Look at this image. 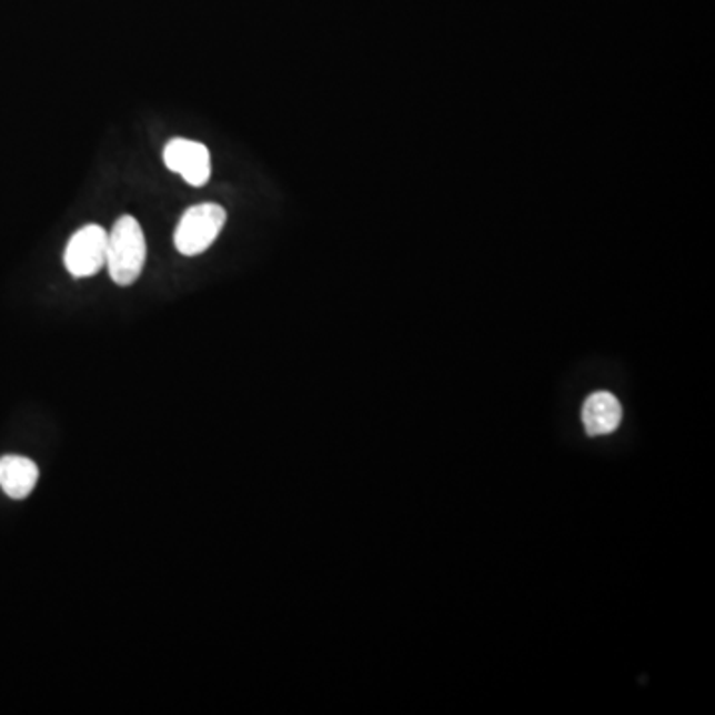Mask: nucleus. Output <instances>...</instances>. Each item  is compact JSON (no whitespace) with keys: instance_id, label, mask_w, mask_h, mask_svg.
I'll return each mask as SVG.
<instances>
[{"instance_id":"1","label":"nucleus","mask_w":715,"mask_h":715,"mask_svg":"<svg viewBox=\"0 0 715 715\" xmlns=\"http://www.w3.org/2000/svg\"><path fill=\"white\" fill-rule=\"evenodd\" d=\"M148 256V245L142 226L132 215H122L108 233L105 266L110 276L120 286H130L140 279Z\"/></svg>"},{"instance_id":"2","label":"nucleus","mask_w":715,"mask_h":715,"mask_svg":"<svg viewBox=\"0 0 715 715\" xmlns=\"http://www.w3.org/2000/svg\"><path fill=\"white\" fill-rule=\"evenodd\" d=\"M226 211L216 203H201L189 208L179 219L173 243L179 253L198 256L215 243L225 225Z\"/></svg>"},{"instance_id":"3","label":"nucleus","mask_w":715,"mask_h":715,"mask_svg":"<svg viewBox=\"0 0 715 715\" xmlns=\"http://www.w3.org/2000/svg\"><path fill=\"white\" fill-rule=\"evenodd\" d=\"M108 256V231L100 225L78 229L68 241L64 251V266L74 279H88L100 273Z\"/></svg>"},{"instance_id":"4","label":"nucleus","mask_w":715,"mask_h":715,"mask_svg":"<svg viewBox=\"0 0 715 715\" xmlns=\"http://www.w3.org/2000/svg\"><path fill=\"white\" fill-rule=\"evenodd\" d=\"M163 161L193 188H203L211 178V155L203 143L175 138L165 145Z\"/></svg>"},{"instance_id":"5","label":"nucleus","mask_w":715,"mask_h":715,"mask_svg":"<svg viewBox=\"0 0 715 715\" xmlns=\"http://www.w3.org/2000/svg\"><path fill=\"white\" fill-rule=\"evenodd\" d=\"M622 422V405L611 392H594L583 405V424L588 435L612 433Z\"/></svg>"},{"instance_id":"6","label":"nucleus","mask_w":715,"mask_h":715,"mask_svg":"<svg viewBox=\"0 0 715 715\" xmlns=\"http://www.w3.org/2000/svg\"><path fill=\"white\" fill-rule=\"evenodd\" d=\"M38 465L20 455L0 457V490L10 500H27L38 483Z\"/></svg>"}]
</instances>
